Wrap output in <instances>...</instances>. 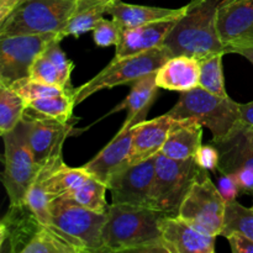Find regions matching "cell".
Returning a JSON list of instances; mask_svg holds the SVG:
<instances>
[{
	"mask_svg": "<svg viewBox=\"0 0 253 253\" xmlns=\"http://www.w3.org/2000/svg\"><path fill=\"white\" fill-rule=\"evenodd\" d=\"M168 216L150 207L111 204L103 229L104 252H166L161 222Z\"/></svg>",
	"mask_w": 253,
	"mask_h": 253,
	"instance_id": "obj_1",
	"label": "cell"
},
{
	"mask_svg": "<svg viewBox=\"0 0 253 253\" xmlns=\"http://www.w3.org/2000/svg\"><path fill=\"white\" fill-rule=\"evenodd\" d=\"M234 0H192L187 11L174 25L163 46L172 56L203 58L225 51L217 32L220 7Z\"/></svg>",
	"mask_w": 253,
	"mask_h": 253,
	"instance_id": "obj_2",
	"label": "cell"
},
{
	"mask_svg": "<svg viewBox=\"0 0 253 253\" xmlns=\"http://www.w3.org/2000/svg\"><path fill=\"white\" fill-rule=\"evenodd\" d=\"M166 114L174 120H195L203 127L209 128L212 140L227 137L244 125L239 103L230 96L221 98L200 86L180 93L175 105Z\"/></svg>",
	"mask_w": 253,
	"mask_h": 253,
	"instance_id": "obj_3",
	"label": "cell"
},
{
	"mask_svg": "<svg viewBox=\"0 0 253 253\" xmlns=\"http://www.w3.org/2000/svg\"><path fill=\"white\" fill-rule=\"evenodd\" d=\"M78 0H21L0 22V37L58 34L73 16Z\"/></svg>",
	"mask_w": 253,
	"mask_h": 253,
	"instance_id": "obj_4",
	"label": "cell"
},
{
	"mask_svg": "<svg viewBox=\"0 0 253 253\" xmlns=\"http://www.w3.org/2000/svg\"><path fill=\"white\" fill-rule=\"evenodd\" d=\"M1 136L5 147L2 184L10 204H22L40 169L30 146L29 123L22 118L16 127Z\"/></svg>",
	"mask_w": 253,
	"mask_h": 253,
	"instance_id": "obj_5",
	"label": "cell"
},
{
	"mask_svg": "<svg viewBox=\"0 0 253 253\" xmlns=\"http://www.w3.org/2000/svg\"><path fill=\"white\" fill-rule=\"evenodd\" d=\"M203 170L194 157L173 160L158 153L156 157L151 208L161 210L168 216H177L185 195Z\"/></svg>",
	"mask_w": 253,
	"mask_h": 253,
	"instance_id": "obj_6",
	"label": "cell"
},
{
	"mask_svg": "<svg viewBox=\"0 0 253 253\" xmlns=\"http://www.w3.org/2000/svg\"><path fill=\"white\" fill-rule=\"evenodd\" d=\"M170 57H173L170 52L162 44L142 53L113 59L98 76L74 89V104L79 105L99 90L133 83L142 77L156 73Z\"/></svg>",
	"mask_w": 253,
	"mask_h": 253,
	"instance_id": "obj_7",
	"label": "cell"
},
{
	"mask_svg": "<svg viewBox=\"0 0 253 253\" xmlns=\"http://www.w3.org/2000/svg\"><path fill=\"white\" fill-rule=\"evenodd\" d=\"M108 212H99L76 204L64 197L48 205L47 224L78 240L88 252H104L103 229Z\"/></svg>",
	"mask_w": 253,
	"mask_h": 253,
	"instance_id": "obj_8",
	"label": "cell"
},
{
	"mask_svg": "<svg viewBox=\"0 0 253 253\" xmlns=\"http://www.w3.org/2000/svg\"><path fill=\"white\" fill-rule=\"evenodd\" d=\"M203 170L197 182L185 195L177 216L195 229L211 236H220L224 226L226 203L216 185Z\"/></svg>",
	"mask_w": 253,
	"mask_h": 253,
	"instance_id": "obj_9",
	"label": "cell"
},
{
	"mask_svg": "<svg viewBox=\"0 0 253 253\" xmlns=\"http://www.w3.org/2000/svg\"><path fill=\"white\" fill-rule=\"evenodd\" d=\"M57 39V34L0 37V84L10 86L29 78L35 59Z\"/></svg>",
	"mask_w": 253,
	"mask_h": 253,
	"instance_id": "obj_10",
	"label": "cell"
},
{
	"mask_svg": "<svg viewBox=\"0 0 253 253\" xmlns=\"http://www.w3.org/2000/svg\"><path fill=\"white\" fill-rule=\"evenodd\" d=\"M156 157L127 165L108 180L114 204L150 207L156 173Z\"/></svg>",
	"mask_w": 253,
	"mask_h": 253,
	"instance_id": "obj_11",
	"label": "cell"
},
{
	"mask_svg": "<svg viewBox=\"0 0 253 253\" xmlns=\"http://www.w3.org/2000/svg\"><path fill=\"white\" fill-rule=\"evenodd\" d=\"M210 142L219 151L217 170L234 178L241 193L253 195V148L245 133V124L227 137Z\"/></svg>",
	"mask_w": 253,
	"mask_h": 253,
	"instance_id": "obj_12",
	"label": "cell"
},
{
	"mask_svg": "<svg viewBox=\"0 0 253 253\" xmlns=\"http://www.w3.org/2000/svg\"><path fill=\"white\" fill-rule=\"evenodd\" d=\"M24 118L29 123V141L37 165L42 166L54 155L62 152L64 140L72 130L69 121L63 123L49 118L30 106L25 110Z\"/></svg>",
	"mask_w": 253,
	"mask_h": 253,
	"instance_id": "obj_13",
	"label": "cell"
},
{
	"mask_svg": "<svg viewBox=\"0 0 253 253\" xmlns=\"http://www.w3.org/2000/svg\"><path fill=\"white\" fill-rule=\"evenodd\" d=\"M43 225L27 203L10 204L0 222V251L24 253Z\"/></svg>",
	"mask_w": 253,
	"mask_h": 253,
	"instance_id": "obj_14",
	"label": "cell"
},
{
	"mask_svg": "<svg viewBox=\"0 0 253 253\" xmlns=\"http://www.w3.org/2000/svg\"><path fill=\"white\" fill-rule=\"evenodd\" d=\"M161 234L168 253H214L216 236L199 231L179 216H166Z\"/></svg>",
	"mask_w": 253,
	"mask_h": 253,
	"instance_id": "obj_15",
	"label": "cell"
},
{
	"mask_svg": "<svg viewBox=\"0 0 253 253\" xmlns=\"http://www.w3.org/2000/svg\"><path fill=\"white\" fill-rule=\"evenodd\" d=\"M217 32L225 51L235 44L253 42V0H234L220 7Z\"/></svg>",
	"mask_w": 253,
	"mask_h": 253,
	"instance_id": "obj_16",
	"label": "cell"
},
{
	"mask_svg": "<svg viewBox=\"0 0 253 253\" xmlns=\"http://www.w3.org/2000/svg\"><path fill=\"white\" fill-rule=\"evenodd\" d=\"M132 133L133 126H121L115 137L93 160L83 166L84 169L104 184H108V180L114 173L128 165L132 146Z\"/></svg>",
	"mask_w": 253,
	"mask_h": 253,
	"instance_id": "obj_17",
	"label": "cell"
},
{
	"mask_svg": "<svg viewBox=\"0 0 253 253\" xmlns=\"http://www.w3.org/2000/svg\"><path fill=\"white\" fill-rule=\"evenodd\" d=\"M179 19H167L151 22L142 26L131 27L123 30L120 42L116 44V52L114 59H121L133 54L162 46L166 37L174 27Z\"/></svg>",
	"mask_w": 253,
	"mask_h": 253,
	"instance_id": "obj_18",
	"label": "cell"
},
{
	"mask_svg": "<svg viewBox=\"0 0 253 253\" xmlns=\"http://www.w3.org/2000/svg\"><path fill=\"white\" fill-rule=\"evenodd\" d=\"M172 121L173 119L165 114L160 118L143 121L133 126L128 165L141 162L161 153L172 126Z\"/></svg>",
	"mask_w": 253,
	"mask_h": 253,
	"instance_id": "obj_19",
	"label": "cell"
},
{
	"mask_svg": "<svg viewBox=\"0 0 253 253\" xmlns=\"http://www.w3.org/2000/svg\"><path fill=\"white\" fill-rule=\"evenodd\" d=\"M199 59L189 56H173L156 72L160 88L173 91H188L199 86Z\"/></svg>",
	"mask_w": 253,
	"mask_h": 253,
	"instance_id": "obj_20",
	"label": "cell"
},
{
	"mask_svg": "<svg viewBox=\"0 0 253 253\" xmlns=\"http://www.w3.org/2000/svg\"><path fill=\"white\" fill-rule=\"evenodd\" d=\"M203 126L192 119L174 120L161 153L173 160L194 157L202 143Z\"/></svg>",
	"mask_w": 253,
	"mask_h": 253,
	"instance_id": "obj_21",
	"label": "cell"
},
{
	"mask_svg": "<svg viewBox=\"0 0 253 253\" xmlns=\"http://www.w3.org/2000/svg\"><path fill=\"white\" fill-rule=\"evenodd\" d=\"M187 11V6L179 9H167L158 6H145L124 2L121 0L113 2L108 7V14L121 26V29L142 26L151 22L167 19H180Z\"/></svg>",
	"mask_w": 253,
	"mask_h": 253,
	"instance_id": "obj_22",
	"label": "cell"
},
{
	"mask_svg": "<svg viewBox=\"0 0 253 253\" xmlns=\"http://www.w3.org/2000/svg\"><path fill=\"white\" fill-rule=\"evenodd\" d=\"M131 84L132 85H131L127 98L111 111L113 114L124 109L127 110V118L123 125L126 127H131V126L146 121V116L152 104L157 99L158 89H160V86L156 83V73L142 77Z\"/></svg>",
	"mask_w": 253,
	"mask_h": 253,
	"instance_id": "obj_23",
	"label": "cell"
},
{
	"mask_svg": "<svg viewBox=\"0 0 253 253\" xmlns=\"http://www.w3.org/2000/svg\"><path fill=\"white\" fill-rule=\"evenodd\" d=\"M108 190L106 184L96 179L93 175H89L85 182L82 183L73 192L62 197L67 198L76 204L95 210L99 212H108L109 205L106 204L105 193Z\"/></svg>",
	"mask_w": 253,
	"mask_h": 253,
	"instance_id": "obj_24",
	"label": "cell"
},
{
	"mask_svg": "<svg viewBox=\"0 0 253 253\" xmlns=\"http://www.w3.org/2000/svg\"><path fill=\"white\" fill-rule=\"evenodd\" d=\"M27 103L10 86L0 84V135L16 127L24 118Z\"/></svg>",
	"mask_w": 253,
	"mask_h": 253,
	"instance_id": "obj_25",
	"label": "cell"
},
{
	"mask_svg": "<svg viewBox=\"0 0 253 253\" xmlns=\"http://www.w3.org/2000/svg\"><path fill=\"white\" fill-rule=\"evenodd\" d=\"M224 52L209 54L207 57L199 58L200 63V78L199 86L209 93L215 94L221 98H227L225 89L224 72H222V57Z\"/></svg>",
	"mask_w": 253,
	"mask_h": 253,
	"instance_id": "obj_26",
	"label": "cell"
},
{
	"mask_svg": "<svg viewBox=\"0 0 253 253\" xmlns=\"http://www.w3.org/2000/svg\"><path fill=\"white\" fill-rule=\"evenodd\" d=\"M232 234H241L253 240V208L244 207L237 200L226 204L220 236L227 239Z\"/></svg>",
	"mask_w": 253,
	"mask_h": 253,
	"instance_id": "obj_27",
	"label": "cell"
},
{
	"mask_svg": "<svg viewBox=\"0 0 253 253\" xmlns=\"http://www.w3.org/2000/svg\"><path fill=\"white\" fill-rule=\"evenodd\" d=\"M109 6L110 5H95V6L74 12L66 26L57 34L58 39L62 40L68 36L79 37L85 32L93 31L99 20L104 17L103 15L108 14Z\"/></svg>",
	"mask_w": 253,
	"mask_h": 253,
	"instance_id": "obj_28",
	"label": "cell"
},
{
	"mask_svg": "<svg viewBox=\"0 0 253 253\" xmlns=\"http://www.w3.org/2000/svg\"><path fill=\"white\" fill-rule=\"evenodd\" d=\"M27 106L49 118L57 119L63 123H68L72 118L74 104V94H62L56 96L37 99L31 101Z\"/></svg>",
	"mask_w": 253,
	"mask_h": 253,
	"instance_id": "obj_29",
	"label": "cell"
},
{
	"mask_svg": "<svg viewBox=\"0 0 253 253\" xmlns=\"http://www.w3.org/2000/svg\"><path fill=\"white\" fill-rule=\"evenodd\" d=\"M10 88L14 89L17 94H20L26 100L27 105L31 101L41 98H47V96H56L68 93L74 94V89L73 90H68V89L63 88V86L42 83V82L34 81L31 78H26L16 82L15 84L10 85Z\"/></svg>",
	"mask_w": 253,
	"mask_h": 253,
	"instance_id": "obj_30",
	"label": "cell"
},
{
	"mask_svg": "<svg viewBox=\"0 0 253 253\" xmlns=\"http://www.w3.org/2000/svg\"><path fill=\"white\" fill-rule=\"evenodd\" d=\"M29 78L34 79V81L42 82V83L54 84V85L63 86V88L68 89V90H73V88H67V86L64 85L58 69H57L56 66L52 63L51 59L44 54V52H42V53L34 61L31 68H30Z\"/></svg>",
	"mask_w": 253,
	"mask_h": 253,
	"instance_id": "obj_31",
	"label": "cell"
},
{
	"mask_svg": "<svg viewBox=\"0 0 253 253\" xmlns=\"http://www.w3.org/2000/svg\"><path fill=\"white\" fill-rule=\"evenodd\" d=\"M123 29L115 20L100 19L93 30V39L96 46H116L120 42Z\"/></svg>",
	"mask_w": 253,
	"mask_h": 253,
	"instance_id": "obj_32",
	"label": "cell"
},
{
	"mask_svg": "<svg viewBox=\"0 0 253 253\" xmlns=\"http://www.w3.org/2000/svg\"><path fill=\"white\" fill-rule=\"evenodd\" d=\"M59 43H61V40H58V39L54 40L52 43L48 44V47H47L43 52H44V54H46V56L51 59L52 63L56 66V68L58 69L64 85H66L67 88L72 89L71 74H72V71H73V68H74V64L71 59L67 58L66 53L62 51Z\"/></svg>",
	"mask_w": 253,
	"mask_h": 253,
	"instance_id": "obj_33",
	"label": "cell"
},
{
	"mask_svg": "<svg viewBox=\"0 0 253 253\" xmlns=\"http://www.w3.org/2000/svg\"><path fill=\"white\" fill-rule=\"evenodd\" d=\"M194 158L198 165L200 166V168H203L204 170L217 169L220 160L219 151L211 142L200 146L198 152L195 153Z\"/></svg>",
	"mask_w": 253,
	"mask_h": 253,
	"instance_id": "obj_34",
	"label": "cell"
},
{
	"mask_svg": "<svg viewBox=\"0 0 253 253\" xmlns=\"http://www.w3.org/2000/svg\"><path fill=\"white\" fill-rule=\"evenodd\" d=\"M217 189H219L220 194L222 195L226 204L236 200L237 197L241 194V189H240L239 184L230 175L221 174V177L217 180Z\"/></svg>",
	"mask_w": 253,
	"mask_h": 253,
	"instance_id": "obj_35",
	"label": "cell"
},
{
	"mask_svg": "<svg viewBox=\"0 0 253 253\" xmlns=\"http://www.w3.org/2000/svg\"><path fill=\"white\" fill-rule=\"evenodd\" d=\"M235 253H253V240L241 234H232L227 237Z\"/></svg>",
	"mask_w": 253,
	"mask_h": 253,
	"instance_id": "obj_36",
	"label": "cell"
},
{
	"mask_svg": "<svg viewBox=\"0 0 253 253\" xmlns=\"http://www.w3.org/2000/svg\"><path fill=\"white\" fill-rule=\"evenodd\" d=\"M226 53H239L244 56L245 58L249 59L253 64V42H247V43L235 44L227 48Z\"/></svg>",
	"mask_w": 253,
	"mask_h": 253,
	"instance_id": "obj_37",
	"label": "cell"
},
{
	"mask_svg": "<svg viewBox=\"0 0 253 253\" xmlns=\"http://www.w3.org/2000/svg\"><path fill=\"white\" fill-rule=\"evenodd\" d=\"M21 0H0V22L4 21L20 4Z\"/></svg>",
	"mask_w": 253,
	"mask_h": 253,
	"instance_id": "obj_38",
	"label": "cell"
},
{
	"mask_svg": "<svg viewBox=\"0 0 253 253\" xmlns=\"http://www.w3.org/2000/svg\"><path fill=\"white\" fill-rule=\"evenodd\" d=\"M240 113H241L242 123L253 127V101H250L247 104H240Z\"/></svg>",
	"mask_w": 253,
	"mask_h": 253,
	"instance_id": "obj_39",
	"label": "cell"
},
{
	"mask_svg": "<svg viewBox=\"0 0 253 253\" xmlns=\"http://www.w3.org/2000/svg\"><path fill=\"white\" fill-rule=\"evenodd\" d=\"M245 133H246V137L247 140H249L250 145H251V147L253 148V127L245 125Z\"/></svg>",
	"mask_w": 253,
	"mask_h": 253,
	"instance_id": "obj_40",
	"label": "cell"
},
{
	"mask_svg": "<svg viewBox=\"0 0 253 253\" xmlns=\"http://www.w3.org/2000/svg\"><path fill=\"white\" fill-rule=\"evenodd\" d=\"M252 208H253V207H252Z\"/></svg>",
	"mask_w": 253,
	"mask_h": 253,
	"instance_id": "obj_41",
	"label": "cell"
}]
</instances>
